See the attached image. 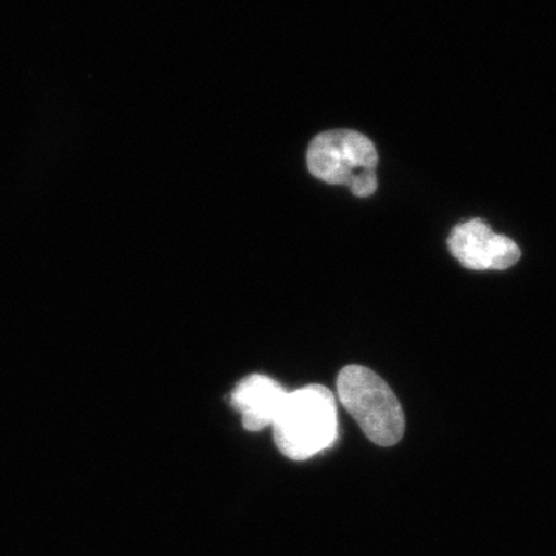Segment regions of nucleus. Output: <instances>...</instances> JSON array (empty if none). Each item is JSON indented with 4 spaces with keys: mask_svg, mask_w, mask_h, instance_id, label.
<instances>
[{
    "mask_svg": "<svg viewBox=\"0 0 556 556\" xmlns=\"http://www.w3.org/2000/svg\"><path fill=\"white\" fill-rule=\"evenodd\" d=\"M338 396L369 441L380 447L396 445L404 437L401 402L386 380L371 369L350 365L338 376Z\"/></svg>",
    "mask_w": 556,
    "mask_h": 556,
    "instance_id": "f03ea898",
    "label": "nucleus"
},
{
    "mask_svg": "<svg viewBox=\"0 0 556 556\" xmlns=\"http://www.w3.org/2000/svg\"><path fill=\"white\" fill-rule=\"evenodd\" d=\"M378 150L371 139L354 130L317 135L308 148V169L328 185L348 186L358 199L378 190Z\"/></svg>",
    "mask_w": 556,
    "mask_h": 556,
    "instance_id": "7ed1b4c3",
    "label": "nucleus"
},
{
    "mask_svg": "<svg viewBox=\"0 0 556 556\" xmlns=\"http://www.w3.org/2000/svg\"><path fill=\"white\" fill-rule=\"evenodd\" d=\"M287 396L288 391L277 380L265 375H251L232 391L230 404L240 413L248 431H260L273 427Z\"/></svg>",
    "mask_w": 556,
    "mask_h": 556,
    "instance_id": "39448f33",
    "label": "nucleus"
},
{
    "mask_svg": "<svg viewBox=\"0 0 556 556\" xmlns=\"http://www.w3.org/2000/svg\"><path fill=\"white\" fill-rule=\"evenodd\" d=\"M448 249L464 268L471 270H504L521 258L514 240L493 232L479 218L457 225L450 233Z\"/></svg>",
    "mask_w": 556,
    "mask_h": 556,
    "instance_id": "20e7f679",
    "label": "nucleus"
},
{
    "mask_svg": "<svg viewBox=\"0 0 556 556\" xmlns=\"http://www.w3.org/2000/svg\"><path fill=\"white\" fill-rule=\"evenodd\" d=\"M281 455L306 460L325 452L338 439V404L329 388L313 386L288 393L273 424Z\"/></svg>",
    "mask_w": 556,
    "mask_h": 556,
    "instance_id": "f257e3e1",
    "label": "nucleus"
}]
</instances>
